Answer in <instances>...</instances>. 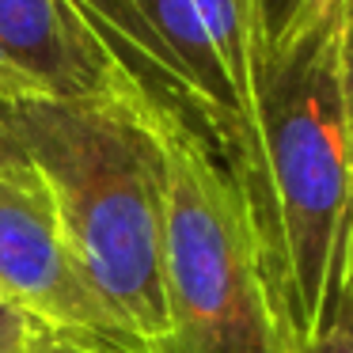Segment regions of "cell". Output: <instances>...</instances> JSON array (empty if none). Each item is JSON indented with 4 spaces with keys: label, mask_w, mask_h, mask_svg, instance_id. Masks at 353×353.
Segmentation results:
<instances>
[{
    "label": "cell",
    "mask_w": 353,
    "mask_h": 353,
    "mask_svg": "<svg viewBox=\"0 0 353 353\" xmlns=\"http://www.w3.org/2000/svg\"><path fill=\"white\" fill-rule=\"evenodd\" d=\"M342 16L345 0L262 65L251 137L232 168L296 350L323 327L353 277V163L338 77Z\"/></svg>",
    "instance_id": "6da1fadb"
},
{
    "label": "cell",
    "mask_w": 353,
    "mask_h": 353,
    "mask_svg": "<svg viewBox=\"0 0 353 353\" xmlns=\"http://www.w3.org/2000/svg\"><path fill=\"white\" fill-rule=\"evenodd\" d=\"M16 133L46 179L72 259L130 334L168 342V152L133 88L95 99L19 95Z\"/></svg>",
    "instance_id": "7a4b0ae2"
},
{
    "label": "cell",
    "mask_w": 353,
    "mask_h": 353,
    "mask_svg": "<svg viewBox=\"0 0 353 353\" xmlns=\"http://www.w3.org/2000/svg\"><path fill=\"white\" fill-rule=\"evenodd\" d=\"M156 122L168 152L160 353H296L236 171L179 118L156 110Z\"/></svg>",
    "instance_id": "3957f363"
},
{
    "label": "cell",
    "mask_w": 353,
    "mask_h": 353,
    "mask_svg": "<svg viewBox=\"0 0 353 353\" xmlns=\"http://www.w3.org/2000/svg\"><path fill=\"white\" fill-rule=\"evenodd\" d=\"M122 80L236 168L251 118L194 0H72Z\"/></svg>",
    "instance_id": "277c9868"
},
{
    "label": "cell",
    "mask_w": 353,
    "mask_h": 353,
    "mask_svg": "<svg viewBox=\"0 0 353 353\" xmlns=\"http://www.w3.org/2000/svg\"><path fill=\"white\" fill-rule=\"evenodd\" d=\"M0 292L54 327L148 350L118 323L72 259L57 205L39 171H0Z\"/></svg>",
    "instance_id": "5b68a950"
},
{
    "label": "cell",
    "mask_w": 353,
    "mask_h": 353,
    "mask_svg": "<svg viewBox=\"0 0 353 353\" xmlns=\"http://www.w3.org/2000/svg\"><path fill=\"white\" fill-rule=\"evenodd\" d=\"M0 72L50 99L125 92L72 0H0Z\"/></svg>",
    "instance_id": "8992f818"
},
{
    "label": "cell",
    "mask_w": 353,
    "mask_h": 353,
    "mask_svg": "<svg viewBox=\"0 0 353 353\" xmlns=\"http://www.w3.org/2000/svg\"><path fill=\"white\" fill-rule=\"evenodd\" d=\"M213 34L216 50L224 57L232 84L247 107V118L254 110V34H251V16H247V0H194Z\"/></svg>",
    "instance_id": "52a82bcc"
},
{
    "label": "cell",
    "mask_w": 353,
    "mask_h": 353,
    "mask_svg": "<svg viewBox=\"0 0 353 353\" xmlns=\"http://www.w3.org/2000/svg\"><path fill=\"white\" fill-rule=\"evenodd\" d=\"M342 0H247V16H251L254 34V80L262 65L277 57L285 46L312 31L327 12H334Z\"/></svg>",
    "instance_id": "ba28073f"
},
{
    "label": "cell",
    "mask_w": 353,
    "mask_h": 353,
    "mask_svg": "<svg viewBox=\"0 0 353 353\" xmlns=\"http://www.w3.org/2000/svg\"><path fill=\"white\" fill-rule=\"evenodd\" d=\"M19 95H31L19 80L4 77L0 72V171H12V175H34V163L31 156H27L23 141H19L16 133V118H12V110H16V99Z\"/></svg>",
    "instance_id": "9c48e42d"
},
{
    "label": "cell",
    "mask_w": 353,
    "mask_h": 353,
    "mask_svg": "<svg viewBox=\"0 0 353 353\" xmlns=\"http://www.w3.org/2000/svg\"><path fill=\"white\" fill-rule=\"evenodd\" d=\"M296 353H353V277L334 296L323 327L315 330Z\"/></svg>",
    "instance_id": "30bf717a"
},
{
    "label": "cell",
    "mask_w": 353,
    "mask_h": 353,
    "mask_svg": "<svg viewBox=\"0 0 353 353\" xmlns=\"http://www.w3.org/2000/svg\"><path fill=\"white\" fill-rule=\"evenodd\" d=\"M27 353H152V350L110 342V338H95V334H80V330H65V327L46 323Z\"/></svg>",
    "instance_id": "8fae6325"
},
{
    "label": "cell",
    "mask_w": 353,
    "mask_h": 353,
    "mask_svg": "<svg viewBox=\"0 0 353 353\" xmlns=\"http://www.w3.org/2000/svg\"><path fill=\"white\" fill-rule=\"evenodd\" d=\"M42 327L46 319H39L31 307L0 292V353H27Z\"/></svg>",
    "instance_id": "7c38bea8"
},
{
    "label": "cell",
    "mask_w": 353,
    "mask_h": 353,
    "mask_svg": "<svg viewBox=\"0 0 353 353\" xmlns=\"http://www.w3.org/2000/svg\"><path fill=\"white\" fill-rule=\"evenodd\" d=\"M338 77H342V110H345V130H350V163H353V0H345V16H342ZM350 259H353V243H350Z\"/></svg>",
    "instance_id": "4fadbf2b"
}]
</instances>
